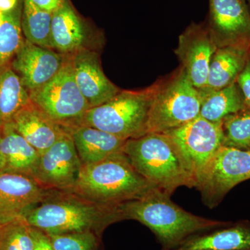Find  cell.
Returning a JSON list of instances; mask_svg holds the SVG:
<instances>
[{
	"mask_svg": "<svg viewBox=\"0 0 250 250\" xmlns=\"http://www.w3.org/2000/svg\"><path fill=\"white\" fill-rule=\"evenodd\" d=\"M24 219L31 228L47 235L90 231L99 236L110 225L123 220L118 207L97 203L75 192L56 190Z\"/></svg>",
	"mask_w": 250,
	"mask_h": 250,
	"instance_id": "obj_1",
	"label": "cell"
},
{
	"mask_svg": "<svg viewBox=\"0 0 250 250\" xmlns=\"http://www.w3.org/2000/svg\"><path fill=\"white\" fill-rule=\"evenodd\" d=\"M170 196L154 188L141 198L120 205L122 219L137 220L149 228L161 250L173 249L192 235L229 224L189 213L174 203Z\"/></svg>",
	"mask_w": 250,
	"mask_h": 250,
	"instance_id": "obj_2",
	"label": "cell"
},
{
	"mask_svg": "<svg viewBox=\"0 0 250 250\" xmlns=\"http://www.w3.org/2000/svg\"><path fill=\"white\" fill-rule=\"evenodd\" d=\"M123 153L149 183L170 195L179 187H196L187 161L166 133H147L126 140Z\"/></svg>",
	"mask_w": 250,
	"mask_h": 250,
	"instance_id": "obj_3",
	"label": "cell"
},
{
	"mask_svg": "<svg viewBox=\"0 0 250 250\" xmlns=\"http://www.w3.org/2000/svg\"><path fill=\"white\" fill-rule=\"evenodd\" d=\"M154 188L121 152L97 164L82 166L76 184L68 191L97 203L118 207L141 198Z\"/></svg>",
	"mask_w": 250,
	"mask_h": 250,
	"instance_id": "obj_4",
	"label": "cell"
},
{
	"mask_svg": "<svg viewBox=\"0 0 250 250\" xmlns=\"http://www.w3.org/2000/svg\"><path fill=\"white\" fill-rule=\"evenodd\" d=\"M159 82L141 90H121L106 103L90 108L82 125L128 140L147 134L149 110Z\"/></svg>",
	"mask_w": 250,
	"mask_h": 250,
	"instance_id": "obj_5",
	"label": "cell"
},
{
	"mask_svg": "<svg viewBox=\"0 0 250 250\" xmlns=\"http://www.w3.org/2000/svg\"><path fill=\"white\" fill-rule=\"evenodd\" d=\"M201 98L182 67L167 80L159 81L147 122V133H163L200 116Z\"/></svg>",
	"mask_w": 250,
	"mask_h": 250,
	"instance_id": "obj_6",
	"label": "cell"
},
{
	"mask_svg": "<svg viewBox=\"0 0 250 250\" xmlns=\"http://www.w3.org/2000/svg\"><path fill=\"white\" fill-rule=\"evenodd\" d=\"M31 101L67 131L82 125L90 106L75 81L71 57L66 55L59 73L29 93Z\"/></svg>",
	"mask_w": 250,
	"mask_h": 250,
	"instance_id": "obj_7",
	"label": "cell"
},
{
	"mask_svg": "<svg viewBox=\"0 0 250 250\" xmlns=\"http://www.w3.org/2000/svg\"><path fill=\"white\" fill-rule=\"evenodd\" d=\"M250 179V149L222 146L203 171L196 188L208 208L219 205L237 184Z\"/></svg>",
	"mask_w": 250,
	"mask_h": 250,
	"instance_id": "obj_8",
	"label": "cell"
},
{
	"mask_svg": "<svg viewBox=\"0 0 250 250\" xmlns=\"http://www.w3.org/2000/svg\"><path fill=\"white\" fill-rule=\"evenodd\" d=\"M166 133L173 140L197 181L217 150L223 146L222 123H212L199 116L187 124ZM196 188V187H195Z\"/></svg>",
	"mask_w": 250,
	"mask_h": 250,
	"instance_id": "obj_9",
	"label": "cell"
},
{
	"mask_svg": "<svg viewBox=\"0 0 250 250\" xmlns=\"http://www.w3.org/2000/svg\"><path fill=\"white\" fill-rule=\"evenodd\" d=\"M205 24L217 47H250V11L247 0H208Z\"/></svg>",
	"mask_w": 250,
	"mask_h": 250,
	"instance_id": "obj_10",
	"label": "cell"
},
{
	"mask_svg": "<svg viewBox=\"0 0 250 250\" xmlns=\"http://www.w3.org/2000/svg\"><path fill=\"white\" fill-rule=\"evenodd\" d=\"M82 164L70 132L41 154L34 179L49 190L68 191L75 187Z\"/></svg>",
	"mask_w": 250,
	"mask_h": 250,
	"instance_id": "obj_11",
	"label": "cell"
},
{
	"mask_svg": "<svg viewBox=\"0 0 250 250\" xmlns=\"http://www.w3.org/2000/svg\"><path fill=\"white\" fill-rule=\"evenodd\" d=\"M52 190L29 176L0 170V224L24 219Z\"/></svg>",
	"mask_w": 250,
	"mask_h": 250,
	"instance_id": "obj_12",
	"label": "cell"
},
{
	"mask_svg": "<svg viewBox=\"0 0 250 250\" xmlns=\"http://www.w3.org/2000/svg\"><path fill=\"white\" fill-rule=\"evenodd\" d=\"M217 48L205 22H192L179 36L174 53L188 78L197 89L207 83L210 60Z\"/></svg>",
	"mask_w": 250,
	"mask_h": 250,
	"instance_id": "obj_13",
	"label": "cell"
},
{
	"mask_svg": "<svg viewBox=\"0 0 250 250\" xmlns=\"http://www.w3.org/2000/svg\"><path fill=\"white\" fill-rule=\"evenodd\" d=\"M66 55L24 39L11 67L29 93L43 86L62 68Z\"/></svg>",
	"mask_w": 250,
	"mask_h": 250,
	"instance_id": "obj_14",
	"label": "cell"
},
{
	"mask_svg": "<svg viewBox=\"0 0 250 250\" xmlns=\"http://www.w3.org/2000/svg\"><path fill=\"white\" fill-rule=\"evenodd\" d=\"M70 55L77 84L90 108L106 103L121 91L104 73L98 52L83 48Z\"/></svg>",
	"mask_w": 250,
	"mask_h": 250,
	"instance_id": "obj_15",
	"label": "cell"
},
{
	"mask_svg": "<svg viewBox=\"0 0 250 250\" xmlns=\"http://www.w3.org/2000/svg\"><path fill=\"white\" fill-rule=\"evenodd\" d=\"M90 26L74 7L70 0H64L52 14L51 41L52 49L64 55H70L85 45Z\"/></svg>",
	"mask_w": 250,
	"mask_h": 250,
	"instance_id": "obj_16",
	"label": "cell"
},
{
	"mask_svg": "<svg viewBox=\"0 0 250 250\" xmlns=\"http://www.w3.org/2000/svg\"><path fill=\"white\" fill-rule=\"evenodd\" d=\"M11 123L41 154L67 132L31 101L15 115Z\"/></svg>",
	"mask_w": 250,
	"mask_h": 250,
	"instance_id": "obj_17",
	"label": "cell"
},
{
	"mask_svg": "<svg viewBox=\"0 0 250 250\" xmlns=\"http://www.w3.org/2000/svg\"><path fill=\"white\" fill-rule=\"evenodd\" d=\"M0 127V170L34 178L40 153L15 129L11 122Z\"/></svg>",
	"mask_w": 250,
	"mask_h": 250,
	"instance_id": "obj_18",
	"label": "cell"
},
{
	"mask_svg": "<svg viewBox=\"0 0 250 250\" xmlns=\"http://www.w3.org/2000/svg\"><path fill=\"white\" fill-rule=\"evenodd\" d=\"M170 250H250V223H229L195 233Z\"/></svg>",
	"mask_w": 250,
	"mask_h": 250,
	"instance_id": "obj_19",
	"label": "cell"
},
{
	"mask_svg": "<svg viewBox=\"0 0 250 250\" xmlns=\"http://www.w3.org/2000/svg\"><path fill=\"white\" fill-rule=\"evenodd\" d=\"M69 132L72 135L82 166L97 164L123 152L126 141L85 125L77 126Z\"/></svg>",
	"mask_w": 250,
	"mask_h": 250,
	"instance_id": "obj_20",
	"label": "cell"
},
{
	"mask_svg": "<svg viewBox=\"0 0 250 250\" xmlns=\"http://www.w3.org/2000/svg\"><path fill=\"white\" fill-rule=\"evenodd\" d=\"M250 55V47L228 46L217 48L210 60L207 83L200 89H222L236 83Z\"/></svg>",
	"mask_w": 250,
	"mask_h": 250,
	"instance_id": "obj_21",
	"label": "cell"
},
{
	"mask_svg": "<svg viewBox=\"0 0 250 250\" xmlns=\"http://www.w3.org/2000/svg\"><path fill=\"white\" fill-rule=\"evenodd\" d=\"M198 90L201 98L200 116L212 123H220L227 116L247 108L236 82L222 89Z\"/></svg>",
	"mask_w": 250,
	"mask_h": 250,
	"instance_id": "obj_22",
	"label": "cell"
},
{
	"mask_svg": "<svg viewBox=\"0 0 250 250\" xmlns=\"http://www.w3.org/2000/svg\"><path fill=\"white\" fill-rule=\"evenodd\" d=\"M30 95L11 67L0 71V126L30 103Z\"/></svg>",
	"mask_w": 250,
	"mask_h": 250,
	"instance_id": "obj_23",
	"label": "cell"
},
{
	"mask_svg": "<svg viewBox=\"0 0 250 250\" xmlns=\"http://www.w3.org/2000/svg\"><path fill=\"white\" fill-rule=\"evenodd\" d=\"M21 27L26 40L45 48L52 49L51 24L52 14L42 11L31 0H22Z\"/></svg>",
	"mask_w": 250,
	"mask_h": 250,
	"instance_id": "obj_24",
	"label": "cell"
},
{
	"mask_svg": "<svg viewBox=\"0 0 250 250\" xmlns=\"http://www.w3.org/2000/svg\"><path fill=\"white\" fill-rule=\"evenodd\" d=\"M22 9L21 0L16 9L4 14V22L0 27V71L11 66L24 42L21 27Z\"/></svg>",
	"mask_w": 250,
	"mask_h": 250,
	"instance_id": "obj_25",
	"label": "cell"
},
{
	"mask_svg": "<svg viewBox=\"0 0 250 250\" xmlns=\"http://www.w3.org/2000/svg\"><path fill=\"white\" fill-rule=\"evenodd\" d=\"M222 123L224 146L250 149V108L224 118Z\"/></svg>",
	"mask_w": 250,
	"mask_h": 250,
	"instance_id": "obj_26",
	"label": "cell"
},
{
	"mask_svg": "<svg viewBox=\"0 0 250 250\" xmlns=\"http://www.w3.org/2000/svg\"><path fill=\"white\" fill-rule=\"evenodd\" d=\"M31 227L25 219L0 224V250H33Z\"/></svg>",
	"mask_w": 250,
	"mask_h": 250,
	"instance_id": "obj_27",
	"label": "cell"
},
{
	"mask_svg": "<svg viewBox=\"0 0 250 250\" xmlns=\"http://www.w3.org/2000/svg\"><path fill=\"white\" fill-rule=\"evenodd\" d=\"M48 236L54 250H97L100 239L90 231Z\"/></svg>",
	"mask_w": 250,
	"mask_h": 250,
	"instance_id": "obj_28",
	"label": "cell"
},
{
	"mask_svg": "<svg viewBox=\"0 0 250 250\" xmlns=\"http://www.w3.org/2000/svg\"><path fill=\"white\" fill-rule=\"evenodd\" d=\"M236 83L243 94L247 107L250 108V55L246 66L237 79Z\"/></svg>",
	"mask_w": 250,
	"mask_h": 250,
	"instance_id": "obj_29",
	"label": "cell"
},
{
	"mask_svg": "<svg viewBox=\"0 0 250 250\" xmlns=\"http://www.w3.org/2000/svg\"><path fill=\"white\" fill-rule=\"evenodd\" d=\"M31 233L34 241L33 250H54L50 238L47 233L34 228H31Z\"/></svg>",
	"mask_w": 250,
	"mask_h": 250,
	"instance_id": "obj_30",
	"label": "cell"
},
{
	"mask_svg": "<svg viewBox=\"0 0 250 250\" xmlns=\"http://www.w3.org/2000/svg\"><path fill=\"white\" fill-rule=\"evenodd\" d=\"M21 0H0V12H10L16 9Z\"/></svg>",
	"mask_w": 250,
	"mask_h": 250,
	"instance_id": "obj_31",
	"label": "cell"
},
{
	"mask_svg": "<svg viewBox=\"0 0 250 250\" xmlns=\"http://www.w3.org/2000/svg\"><path fill=\"white\" fill-rule=\"evenodd\" d=\"M4 14L2 12H0V27H1V24H2L3 22H4Z\"/></svg>",
	"mask_w": 250,
	"mask_h": 250,
	"instance_id": "obj_32",
	"label": "cell"
},
{
	"mask_svg": "<svg viewBox=\"0 0 250 250\" xmlns=\"http://www.w3.org/2000/svg\"><path fill=\"white\" fill-rule=\"evenodd\" d=\"M247 1H248V6H249V9L250 11V0H247Z\"/></svg>",
	"mask_w": 250,
	"mask_h": 250,
	"instance_id": "obj_33",
	"label": "cell"
},
{
	"mask_svg": "<svg viewBox=\"0 0 250 250\" xmlns=\"http://www.w3.org/2000/svg\"><path fill=\"white\" fill-rule=\"evenodd\" d=\"M0 139H1V127H0Z\"/></svg>",
	"mask_w": 250,
	"mask_h": 250,
	"instance_id": "obj_34",
	"label": "cell"
},
{
	"mask_svg": "<svg viewBox=\"0 0 250 250\" xmlns=\"http://www.w3.org/2000/svg\"></svg>",
	"mask_w": 250,
	"mask_h": 250,
	"instance_id": "obj_35",
	"label": "cell"
}]
</instances>
